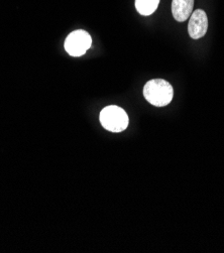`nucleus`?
<instances>
[{"instance_id": "obj_1", "label": "nucleus", "mask_w": 224, "mask_h": 253, "mask_svg": "<svg viewBox=\"0 0 224 253\" xmlns=\"http://www.w3.org/2000/svg\"><path fill=\"white\" fill-rule=\"evenodd\" d=\"M143 96L148 103L156 107H164L171 103L174 96L172 85L162 79L148 81L143 87Z\"/></svg>"}, {"instance_id": "obj_2", "label": "nucleus", "mask_w": 224, "mask_h": 253, "mask_svg": "<svg viewBox=\"0 0 224 253\" xmlns=\"http://www.w3.org/2000/svg\"><path fill=\"white\" fill-rule=\"evenodd\" d=\"M100 122L103 127L111 132H121L129 126V115L122 108L110 105L100 112Z\"/></svg>"}, {"instance_id": "obj_3", "label": "nucleus", "mask_w": 224, "mask_h": 253, "mask_svg": "<svg viewBox=\"0 0 224 253\" xmlns=\"http://www.w3.org/2000/svg\"><path fill=\"white\" fill-rule=\"evenodd\" d=\"M92 39L90 35L83 31L78 30L71 33L65 41V49L72 57H81L90 48Z\"/></svg>"}, {"instance_id": "obj_4", "label": "nucleus", "mask_w": 224, "mask_h": 253, "mask_svg": "<svg viewBox=\"0 0 224 253\" xmlns=\"http://www.w3.org/2000/svg\"><path fill=\"white\" fill-rule=\"evenodd\" d=\"M208 30V18L203 9L193 11L188 24V33L193 40L203 38Z\"/></svg>"}, {"instance_id": "obj_5", "label": "nucleus", "mask_w": 224, "mask_h": 253, "mask_svg": "<svg viewBox=\"0 0 224 253\" xmlns=\"http://www.w3.org/2000/svg\"><path fill=\"white\" fill-rule=\"evenodd\" d=\"M194 0H173L172 13L174 18L179 22L187 20L193 13Z\"/></svg>"}, {"instance_id": "obj_6", "label": "nucleus", "mask_w": 224, "mask_h": 253, "mask_svg": "<svg viewBox=\"0 0 224 253\" xmlns=\"http://www.w3.org/2000/svg\"><path fill=\"white\" fill-rule=\"evenodd\" d=\"M160 1L161 0H135V8L139 14L147 16L157 10Z\"/></svg>"}]
</instances>
